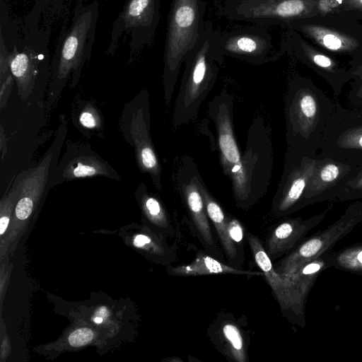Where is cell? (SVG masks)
Listing matches in <instances>:
<instances>
[{"instance_id": "6da1fadb", "label": "cell", "mask_w": 362, "mask_h": 362, "mask_svg": "<svg viewBox=\"0 0 362 362\" xmlns=\"http://www.w3.org/2000/svg\"><path fill=\"white\" fill-rule=\"evenodd\" d=\"M67 132V120L60 115L54 139L42 159L35 166L21 171L13 180L18 187L19 196L6 235V248L10 252L34 219L48 192L57 186V168Z\"/></svg>"}, {"instance_id": "7a4b0ae2", "label": "cell", "mask_w": 362, "mask_h": 362, "mask_svg": "<svg viewBox=\"0 0 362 362\" xmlns=\"http://www.w3.org/2000/svg\"><path fill=\"white\" fill-rule=\"evenodd\" d=\"M214 30L213 24L205 21L200 37L185 59V70L173 114L174 127L197 118L202 103L217 78L220 64L213 52Z\"/></svg>"}, {"instance_id": "3957f363", "label": "cell", "mask_w": 362, "mask_h": 362, "mask_svg": "<svg viewBox=\"0 0 362 362\" xmlns=\"http://www.w3.org/2000/svg\"><path fill=\"white\" fill-rule=\"evenodd\" d=\"M97 6L78 8L62 45L54 55L47 92L46 106L52 110L57 103L69 81V87L77 85L85 62L90 59L97 21Z\"/></svg>"}, {"instance_id": "277c9868", "label": "cell", "mask_w": 362, "mask_h": 362, "mask_svg": "<svg viewBox=\"0 0 362 362\" xmlns=\"http://www.w3.org/2000/svg\"><path fill=\"white\" fill-rule=\"evenodd\" d=\"M204 0H173L168 15L163 55L164 100L169 105L182 64L200 37L205 24Z\"/></svg>"}, {"instance_id": "5b68a950", "label": "cell", "mask_w": 362, "mask_h": 362, "mask_svg": "<svg viewBox=\"0 0 362 362\" xmlns=\"http://www.w3.org/2000/svg\"><path fill=\"white\" fill-rule=\"evenodd\" d=\"M272 164V141L268 129L261 118H256L247 134L240 175L233 185L235 201L239 208H250L265 194Z\"/></svg>"}, {"instance_id": "8992f818", "label": "cell", "mask_w": 362, "mask_h": 362, "mask_svg": "<svg viewBox=\"0 0 362 362\" xmlns=\"http://www.w3.org/2000/svg\"><path fill=\"white\" fill-rule=\"evenodd\" d=\"M288 28L334 57L352 59L362 54V24L345 16L317 14L295 21Z\"/></svg>"}, {"instance_id": "52a82bcc", "label": "cell", "mask_w": 362, "mask_h": 362, "mask_svg": "<svg viewBox=\"0 0 362 362\" xmlns=\"http://www.w3.org/2000/svg\"><path fill=\"white\" fill-rule=\"evenodd\" d=\"M150 122L148 93L146 89H143L124 105L119 129L124 139L134 148L140 171L148 174L154 186L160 190L161 165L152 141Z\"/></svg>"}, {"instance_id": "ba28073f", "label": "cell", "mask_w": 362, "mask_h": 362, "mask_svg": "<svg viewBox=\"0 0 362 362\" xmlns=\"http://www.w3.org/2000/svg\"><path fill=\"white\" fill-rule=\"evenodd\" d=\"M317 0H223L222 15L232 21L288 28L318 14Z\"/></svg>"}, {"instance_id": "9c48e42d", "label": "cell", "mask_w": 362, "mask_h": 362, "mask_svg": "<svg viewBox=\"0 0 362 362\" xmlns=\"http://www.w3.org/2000/svg\"><path fill=\"white\" fill-rule=\"evenodd\" d=\"M212 47L220 64L226 57L262 64L277 60L285 52L283 43L277 47L274 42L267 27L257 25L223 32L215 30Z\"/></svg>"}, {"instance_id": "30bf717a", "label": "cell", "mask_w": 362, "mask_h": 362, "mask_svg": "<svg viewBox=\"0 0 362 362\" xmlns=\"http://www.w3.org/2000/svg\"><path fill=\"white\" fill-rule=\"evenodd\" d=\"M179 170L176 182L187 208L195 232L205 251L224 262V255L218 249L209 223L197 177L199 174L190 158L184 162Z\"/></svg>"}, {"instance_id": "8fae6325", "label": "cell", "mask_w": 362, "mask_h": 362, "mask_svg": "<svg viewBox=\"0 0 362 362\" xmlns=\"http://www.w3.org/2000/svg\"><path fill=\"white\" fill-rule=\"evenodd\" d=\"M66 148L59 162L56 184L77 179L105 177L121 180L119 174L89 144L67 141Z\"/></svg>"}, {"instance_id": "7c38bea8", "label": "cell", "mask_w": 362, "mask_h": 362, "mask_svg": "<svg viewBox=\"0 0 362 362\" xmlns=\"http://www.w3.org/2000/svg\"><path fill=\"white\" fill-rule=\"evenodd\" d=\"M233 100L229 93L222 90L209 103V112L216 126L218 147L223 173L230 178L233 185L240 173L242 155L233 132Z\"/></svg>"}, {"instance_id": "4fadbf2b", "label": "cell", "mask_w": 362, "mask_h": 362, "mask_svg": "<svg viewBox=\"0 0 362 362\" xmlns=\"http://www.w3.org/2000/svg\"><path fill=\"white\" fill-rule=\"evenodd\" d=\"M246 238L254 261L263 272L281 311L286 316L298 315L301 305L302 285L290 279L288 275L275 270L273 262L258 236L247 233Z\"/></svg>"}, {"instance_id": "5bb4252c", "label": "cell", "mask_w": 362, "mask_h": 362, "mask_svg": "<svg viewBox=\"0 0 362 362\" xmlns=\"http://www.w3.org/2000/svg\"><path fill=\"white\" fill-rule=\"evenodd\" d=\"M160 4V0H127L112 35L117 38L124 31L132 37L133 45H145L152 40L157 29Z\"/></svg>"}, {"instance_id": "9a60e30c", "label": "cell", "mask_w": 362, "mask_h": 362, "mask_svg": "<svg viewBox=\"0 0 362 362\" xmlns=\"http://www.w3.org/2000/svg\"><path fill=\"white\" fill-rule=\"evenodd\" d=\"M282 43L285 52L330 81L351 76L336 57L317 47L293 28H286Z\"/></svg>"}, {"instance_id": "2e32d148", "label": "cell", "mask_w": 362, "mask_h": 362, "mask_svg": "<svg viewBox=\"0 0 362 362\" xmlns=\"http://www.w3.org/2000/svg\"><path fill=\"white\" fill-rule=\"evenodd\" d=\"M208 334L216 349L228 360L248 361L250 338L233 315L220 313L209 325Z\"/></svg>"}, {"instance_id": "e0dca14e", "label": "cell", "mask_w": 362, "mask_h": 362, "mask_svg": "<svg viewBox=\"0 0 362 362\" xmlns=\"http://www.w3.org/2000/svg\"><path fill=\"white\" fill-rule=\"evenodd\" d=\"M8 64L17 84L18 94L21 100L27 101L33 95L40 82V75L47 69L44 55L32 47H25L23 51L8 52Z\"/></svg>"}, {"instance_id": "ac0fdd59", "label": "cell", "mask_w": 362, "mask_h": 362, "mask_svg": "<svg viewBox=\"0 0 362 362\" xmlns=\"http://www.w3.org/2000/svg\"><path fill=\"white\" fill-rule=\"evenodd\" d=\"M197 182L203 198L208 217L218 236V240L227 259L228 264L233 267L240 268L244 258L240 255L235 246L230 239L227 226L228 216L225 214L218 202L209 192L199 174L197 175Z\"/></svg>"}, {"instance_id": "d6986e66", "label": "cell", "mask_w": 362, "mask_h": 362, "mask_svg": "<svg viewBox=\"0 0 362 362\" xmlns=\"http://www.w3.org/2000/svg\"><path fill=\"white\" fill-rule=\"evenodd\" d=\"M168 274L180 277L197 276L209 274H235L248 276H264L263 272L243 270L233 267L211 256L206 252L199 251L194 259L189 264L168 267Z\"/></svg>"}, {"instance_id": "ffe728a7", "label": "cell", "mask_w": 362, "mask_h": 362, "mask_svg": "<svg viewBox=\"0 0 362 362\" xmlns=\"http://www.w3.org/2000/svg\"><path fill=\"white\" fill-rule=\"evenodd\" d=\"M306 226L298 219H288L273 228L264 245L272 262L293 247L307 230Z\"/></svg>"}, {"instance_id": "44dd1931", "label": "cell", "mask_w": 362, "mask_h": 362, "mask_svg": "<svg viewBox=\"0 0 362 362\" xmlns=\"http://www.w3.org/2000/svg\"><path fill=\"white\" fill-rule=\"evenodd\" d=\"M136 194L150 221L164 238L172 237L175 233L173 227L158 199L148 191L144 183L138 185Z\"/></svg>"}, {"instance_id": "7402d4cb", "label": "cell", "mask_w": 362, "mask_h": 362, "mask_svg": "<svg viewBox=\"0 0 362 362\" xmlns=\"http://www.w3.org/2000/svg\"><path fill=\"white\" fill-rule=\"evenodd\" d=\"M103 122L100 111L90 100L85 101L79 105L73 120L76 127L86 136L87 134L101 131Z\"/></svg>"}, {"instance_id": "603a6c76", "label": "cell", "mask_w": 362, "mask_h": 362, "mask_svg": "<svg viewBox=\"0 0 362 362\" xmlns=\"http://www.w3.org/2000/svg\"><path fill=\"white\" fill-rule=\"evenodd\" d=\"M19 196V189L13 182L11 188L3 196L0 202L1 259L6 256V241L11 220Z\"/></svg>"}, {"instance_id": "cb8c5ba5", "label": "cell", "mask_w": 362, "mask_h": 362, "mask_svg": "<svg viewBox=\"0 0 362 362\" xmlns=\"http://www.w3.org/2000/svg\"><path fill=\"white\" fill-rule=\"evenodd\" d=\"M318 14H340L362 21V0H317Z\"/></svg>"}, {"instance_id": "d4e9b609", "label": "cell", "mask_w": 362, "mask_h": 362, "mask_svg": "<svg viewBox=\"0 0 362 362\" xmlns=\"http://www.w3.org/2000/svg\"><path fill=\"white\" fill-rule=\"evenodd\" d=\"M8 52L4 47L1 40V48L0 55V106L3 110L7 103L8 96L12 90L14 83V77L11 73L8 59Z\"/></svg>"}, {"instance_id": "484cf974", "label": "cell", "mask_w": 362, "mask_h": 362, "mask_svg": "<svg viewBox=\"0 0 362 362\" xmlns=\"http://www.w3.org/2000/svg\"><path fill=\"white\" fill-rule=\"evenodd\" d=\"M227 226L231 242L240 255L244 258L245 230L242 223L235 217L228 216Z\"/></svg>"}, {"instance_id": "4316f807", "label": "cell", "mask_w": 362, "mask_h": 362, "mask_svg": "<svg viewBox=\"0 0 362 362\" xmlns=\"http://www.w3.org/2000/svg\"><path fill=\"white\" fill-rule=\"evenodd\" d=\"M94 337L92 329L88 327L78 328L71 333L68 341L71 346L79 347L90 343Z\"/></svg>"}, {"instance_id": "83f0119b", "label": "cell", "mask_w": 362, "mask_h": 362, "mask_svg": "<svg viewBox=\"0 0 362 362\" xmlns=\"http://www.w3.org/2000/svg\"><path fill=\"white\" fill-rule=\"evenodd\" d=\"M298 109L303 117L311 118L316 113L317 106L314 98L310 94L303 95L297 101Z\"/></svg>"}, {"instance_id": "f1b7e54d", "label": "cell", "mask_w": 362, "mask_h": 362, "mask_svg": "<svg viewBox=\"0 0 362 362\" xmlns=\"http://www.w3.org/2000/svg\"><path fill=\"white\" fill-rule=\"evenodd\" d=\"M339 173V170L337 165L329 164L321 170L320 177L325 182H332L338 177Z\"/></svg>"}, {"instance_id": "f546056e", "label": "cell", "mask_w": 362, "mask_h": 362, "mask_svg": "<svg viewBox=\"0 0 362 362\" xmlns=\"http://www.w3.org/2000/svg\"><path fill=\"white\" fill-rule=\"evenodd\" d=\"M349 72L351 76L358 77L362 80V54L350 60Z\"/></svg>"}, {"instance_id": "4dcf8cb0", "label": "cell", "mask_w": 362, "mask_h": 362, "mask_svg": "<svg viewBox=\"0 0 362 362\" xmlns=\"http://www.w3.org/2000/svg\"><path fill=\"white\" fill-rule=\"evenodd\" d=\"M93 321H94V322H95L97 324H100V323L103 322V318L101 317H98H98H95L93 318Z\"/></svg>"}, {"instance_id": "1f68e13d", "label": "cell", "mask_w": 362, "mask_h": 362, "mask_svg": "<svg viewBox=\"0 0 362 362\" xmlns=\"http://www.w3.org/2000/svg\"><path fill=\"white\" fill-rule=\"evenodd\" d=\"M358 261L362 264V251H361L357 256Z\"/></svg>"}, {"instance_id": "d6a6232c", "label": "cell", "mask_w": 362, "mask_h": 362, "mask_svg": "<svg viewBox=\"0 0 362 362\" xmlns=\"http://www.w3.org/2000/svg\"><path fill=\"white\" fill-rule=\"evenodd\" d=\"M358 146L362 148V136H361V138L358 139Z\"/></svg>"}]
</instances>
